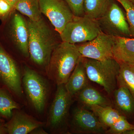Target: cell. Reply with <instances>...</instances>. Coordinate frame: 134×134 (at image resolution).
<instances>
[{
  "label": "cell",
  "instance_id": "cell-1",
  "mask_svg": "<svg viewBox=\"0 0 134 134\" xmlns=\"http://www.w3.org/2000/svg\"><path fill=\"white\" fill-rule=\"evenodd\" d=\"M29 55L35 64L47 67L53 52L58 45L53 33L43 18L27 22Z\"/></svg>",
  "mask_w": 134,
  "mask_h": 134
},
{
  "label": "cell",
  "instance_id": "cell-2",
  "mask_svg": "<svg viewBox=\"0 0 134 134\" xmlns=\"http://www.w3.org/2000/svg\"><path fill=\"white\" fill-rule=\"evenodd\" d=\"M82 58L76 44L59 43L52 53L47 74L57 85L65 84Z\"/></svg>",
  "mask_w": 134,
  "mask_h": 134
},
{
  "label": "cell",
  "instance_id": "cell-3",
  "mask_svg": "<svg viewBox=\"0 0 134 134\" xmlns=\"http://www.w3.org/2000/svg\"><path fill=\"white\" fill-rule=\"evenodd\" d=\"M82 58L88 78L103 87L108 95L117 88L120 64L114 58L103 60Z\"/></svg>",
  "mask_w": 134,
  "mask_h": 134
},
{
  "label": "cell",
  "instance_id": "cell-4",
  "mask_svg": "<svg viewBox=\"0 0 134 134\" xmlns=\"http://www.w3.org/2000/svg\"><path fill=\"white\" fill-rule=\"evenodd\" d=\"M101 32L97 19L74 16L59 35L62 41L76 44L91 41Z\"/></svg>",
  "mask_w": 134,
  "mask_h": 134
},
{
  "label": "cell",
  "instance_id": "cell-5",
  "mask_svg": "<svg viewBox=\"0 0 134 134\" xmlns=\"http://www.w3.org/2000/svg\"><path fill=\"white\" fill-rule=\"evenodd\" d=\"M97 20L103 33L113 37H132L126 16L116 0H112L105 12Z\"/></svg>",
  "mask_w": 134,
  "mask_h": 134
},
{
  "label": "cell",
  "instance_id": "cell-6",
  "mask_svg": "<svg viewBox=\"0 0 134 134\" xmlns=\"http://www.w3.org/2000/svg\"><path fill=\"white\" fill-rule=\"evenodd\" d=\"M57 86L49 111L48 125L53 131L62 132L67 127L72 97L67 92L65 84Z\"/></svg>",
  "mask_w": 134,
  "mask_h": 134
},
{
  "label": "cell",
  "instance_id": "cell-7",
  "mask_svg": "<svg viewBox=\"0 0 134 134\" xmlns=\"http://www.w3.org/2000/svg\"><path fill=\"white\" fill-rule=\"evenodd\" d=\"M27 96L34 108L41 113L45 107L49 88L45 79L33 70L25 67L22 79Z\"/></svg>",
  "mask_w": 134,
  "mask_h": 134
},
{
  "label": "cell",
  "instance_id": "cell-8",
  "mask_svg": "<svg viewBox=\"0 0 134 134\" xmlns=\"http://www.w3.org/2000/svg\"><path fill=\"white\" fill-rule=\"evenodd\" d=\"M41 13L60 34L74 15L64 0H39Z\"/></svg>",
  "mask_w": 134,
  "mask_h": 134
},
{
  "label": "cell",
  "instance_id": "cell-9",
  "mask_svg": "<svg viewBox=\"0 0 134 134\" xmlns=\"http://www.w3.org/2000/svg\"><path fill=\"white\" fill-rule=\"evenodd\" d=\"M114 37L101 32L91 41L76 45L82 58L103 60L113 58Z\"/></svg>",
  "mask_w": 134,
  "mask_h": 134
},
{
  "label": "cell",
  "instance_id": "cell-10",
  "mask_svg": "<svg viewBox=\"0 0 134 134\" xmlns=\"http://www.w3.org/2000/svg\"><path fill=\"white\" fill-rule=\"evenodd\" d=\"M0 79L17 96L23 93L21 76L14 61L0 46Z\"/></svg>",
  "mask_w": 134,
  "mask_h": 134
},
{
  "label": "cell",
  "instance_id": "cell-11",
  "mask_svg": "<svg viewBox=\"0 0 134 134\" xmlns=\"http://www.w3.org/2000/svg\"><path fill=\"white\" fill-rule=\"evenodd\" d=\"M73 131L79 133L101 134L108 129L93 112L82 108H77L72 115Z\"/></svg>",
  "mask_w": 134,
  "mask_h": 134
},
{
  "label": "cell",
  "instance_id": "cell-12",
  "mask_svg": "<svg viewBox=\"0 0 134 134\" xmlns=\"http://www.w3.org/2000/svg\"><path fill=\"white\" fill-rule=\"evenodd\" d=\"M43 125L31 116L21 111L13 114L9 122L4 125L9 134H27Z\"/></svg>",
  "mask_w": 134,
  "mask_h": 134
},
{
  "label": "cell",
  "instance_id": "cell-13",
  "mask_svg": "<svg viewBox=\"0 0 134 134\" xmlns=\"http://www.w3.org/2000/svg\"><path fill=\"white\" fill-rule=\"evenodd\" d=\"M12 37L16 45L23 55L29 56V34L26 22L18 14L14 15L12 24Z\"/></svg>",
  "mask_w": 134,
  "mask_h": 134
},
{
  "label": "cell",
  "instance_id": "cell-14",
  "mask_svg": "<svg viewBox=\"0 0 134 134\" xmlns=\"http://www.w3.org/2000/svg\"><path fill=\"white\" fill-rule=\"evenodd\" d=\"M113 58L119 63L134 65V38L114 37Z\"/></svg>",
  "mask_w": 134,
  "mask_h": 134
},
{
  "label": "cell",
  "instance_id": "cell-15",
  "mask_svg": "<svg viewBox=\"0 0 134 134\" xmlns=\"http://www.w3.org/2000/svg\"><path fill=\"white\" fill-rule=\"evenodd\" d=\"M113 93L115 109L126 118L134 115V97L125 85L118 83Z\"/></svg>",
  "mask_w": 134,
  "mask_h": 134
},
{
  "label": "cell",
  "instance_id": "cell-16",
  "mask_svg": "<svg viewBox=\"0 0 134 134\" xmlns=\"http://www.w3.org/2000/svg\"><path fill=\"white\" fill-rule=\"evenodd\" d=\"M88 79L81 58L65 84V88L70 95L73 97L78 94L88 84Z\"/></svg>",
  "mask_w": 134,
  "mask_h": 134
},
{
  "label": "cell",
  "instance_id": "cell-17",
  "mask_svg": "<svg viewBox=\"0 0 134 134\" xmlns=\"http://www.w3.org/2000/svg\"><path fill=\"white\" fill-rule=\"evenodd\" d=\"M77 95L79 101L88 108L93 105L111 106V102L108 98L89 84Z\"/></svg>",
  "mask_w": 134,
  "mask_h": 134
},
{
  "label": "cell",
  "instance_id": "cell-18",
  "mask_svg": "<svg viewBox=\"0 0 134 134\" xmlns=\"http://www.w3.org/2000/svg\"><path fill=\"white\" fill-rule=\"evenodd\" d=\"M89 108L107 129L118 120L125 117L111 106L93 105Z\"/></svg>",
  "mask_w": 134,
  "mask_h": 134
},
{
  "label": "cell",
  "instance_id": "cell-19",
  "mask_svg": "<svg viewBox=\"0 0 134 134\" xmlns=\"http://www.w3.org/2000/svg\"><path fill=\"white\" fill-rule=\"evenodd\" d=\"M14 9L32 21H37L42 18L39 0H18Z\"/></svg>",
  "mask_w": 134,
  "mask_h": 134
},
{
  "label": "cell",
  "instance_id": "cell-20",
  "mask_svg": "<svg viewBox=\"0 0 134 134\" xmlns=\"http://www.w3.org/2000/svg\"><path fill=\"white\" fill-rule=\"evenodd\" d=\"M112 0H85L84 16L97 19L105 12Z\"/></svg>",
  "mask_w": 134,
  "mask_h": 134
},
{
  "label": "cell",
  "instance_id": "cell-21",
  "mask_svg": "<svg viewBox=\"0 0 134 134\" xmlns=\"http://www.w3.org/2000/svg\"><path fill=\"white\" fill-rule=\"evenodd\" d=\"M120 64L118 83L126 86L134 97V65L125 63Z\"/></svg>",
  "mask_w": 134,
  "mask_h": 134
},
{
  "label": "cell",
  "instance_id": "cell-22",
  "mask_svg": "<svg viewBox=\"0 0 134 134\" xmlns=\"http://www.w3.org/2000/svg\"><path fill=\"white\" fill-rule=\"evenodd\" d=\"M18 108V104L5 90L0 88V114L7 119L10 118L13 110Z\"/></svg>",
  "mask_w": 134,
  "mask_h": 134
},
{
  "label": "cell",
  "instance_id": "cell-23",
  "mask_svg": "<svg viewBox=\"0 0 134 134\" xmlns=\"http://www.w3.org/2000/svg\"><path fill=\"white\" fill-rule=\"evenodd\" d=\"M134 129V125L130 123L126 118L123 117L109 127L105 133L110 134H123L126 131Z\"/></svg>",
  "mask_w": 134,
  "mask_h": 134
},
{
  "label": "cell",
  "instance_id": "cell-24",
  "mask_svg": "<svg viewBox=\"0 0 134 134\" xmlns=\"http://www.w3.org/2000/svg\"><path fill=\"white\" fill-rule=\"evenodd\" d=\"M126 11V18L132 37L134 38V5L131 0H116Z\"/></svg>",
  "mask_w": 134,
  "mask_h": 134
},
{
  "label": "cell",
  "instance_id": "cell-25",
  "mask_svg": "<svg viewBox=\"0 0 134 134\" xmlns=\"http://www.w3.org/2000/svg\"><path fill=\"white\" fill-rule=\"evenodd\" d=\"M73 14L76 16H83L85 0H64Z\"/></svg>",
  "mask_w": 134,
  "mask_h": 134
},
{
  "label": "cell",
  "instance_id": "cell-26",
  "mask_svg": "<svg viewBox=\"0 0 134 134\" xmlns=\"http://www.w3.org/2000/svg\"><path fill=\"white\" fill-rule=\"evenodd\" d=\"M14 9L4 0H0V16H6Z\"/></svg>",
  "mask_w": 134,
  "mask_h": 134
},
{
  "label": "cell",
  "instance_id": "cell-27",
  "mask_svg": "<svg viewBox=\"0 0 134 134\" xmlns=\"http://www.w3.org/2000/svg\"><path fill=\"white\" fill-rule=\"evenodd\" d=\"M31 133L36 134H46L47 133L41 127L37 128L32 130Z\"/></svg>",
  "mask_w": 134,
  "mask_h": 134
},
{
  "label": "cell",
  "instance_id": "cell-28",
  "mask_svg": "<svg viewBox=\"0 0 134 134\" xmlns=\"http://www.w3.org/2000/svg\"><path fill=\"white\" fill-rule=\"evenodd\" d=\"M5 2L8 3L10 6L14 9L15 5L16 4V3L18 0H4Z\"/></svg>",
  "mask_w": 134,
  "mask_h": 134
},
{
  "label": "cell",
  "instance_id": "cell-29",
  "mask_svg": "<svg viewBox=\"0 0 134 134\" xmlns=\"http://www.w3.org/2000/svg\"><path fill=\"white\" fill-rule=\"evenodd\" d=\"M7 132V130L4 125H2L1 123H0V134H5Z\"/></svg>",
  "mask_w": 134,
  "mask_h": 134
},
{
  "label": "cell",
  "instance_id": "cell-30",
  "mask_svg": "<svg viewBox=\"0 0 134 134\" xmlns=\"http://www.w3.org/2000/svg\"><path fill=\"white\" fill-rule=\"evenodd\" d=\"M123 134H134V129L126 131Z\"/></svg>",
  "mask_w": 134,
  "mask_h": 134
},
{
  "label": "cell",
  "instance_id": "cell-31",
  "mask_svg": "<svg viewBox=\"0 0 134 134\" xmlns=\"http://www.w3.org/2000/svg\"><path fill=\"white\" fill-rule=\"evenodd\" d=\"M3 122V120L1 119H0V123H1Z\"/></svg>",
  "mask_w": 134,
  "mask_h": 134
},
{
  "label": "cell",
  "instance_id": "cell-32",
  "mask_svg": "<svg viewBox=\"0 0 134 134\" xmlns=\"http://www.w3.org/2000/svg\"><path fill=\"white\" fill-rule=\"evenodd\" d=\"M131 1H132V2H133V5H134V0H131Z\"/></svg>",
  "mask_w": 134,
  "mask_h": 134
}]
</instances>
